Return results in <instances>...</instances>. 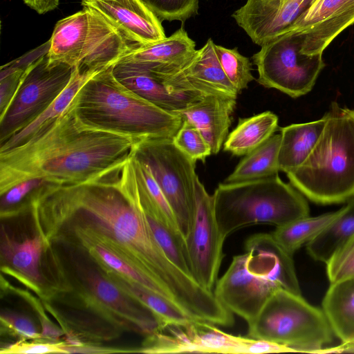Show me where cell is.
<instances>
[{
  "label": "cell",
  "instance_id": "6da1fadb",
  "mask_svg": "<svg viewBox=\"0 0 354 354\" xmlns=\"http://www.w3.org/2000/svg\"><path fill=\"white\" fill-rule=\"evenodd\" d=\"M29 211L44 243L99 244L153 281L190 317L213 308L214 293L174 264L155 239L138 203L132 157L101 178L45 185Z\"/></svg>",
  "mask_w": 354,
  "mask_h": 354
},
{
  "label": "cell",
  "instance_id": "7a4b0ae2",
  "mask_svg": "<svg viewBox=\"0 0 354 354\" xmlns=\"http://www.w3.org/2000/svg\"><path fill=\"white\" fill-rule=\"evenodd\" d=\"M138 142L131 137L82 126L69 106L22 143L0 151V194L35 178L57 185L103 178L120 170Z\"/></svg>",
  "mask_w": 354,
  "mask_h": 354
},
{
  "label": "cell",
  "instance_id": "3957f363",
  "mask_svg": "<svg viewBox=\"0 0 354 354\" xmlns=\"http://www.w3.org/2000/svg\"><path fill=\"white\" fill-rule=\"evenodd\" d=\"M62 245L68 248L67 254H61L54 245L50 254L52 272L60 287L57 301L85 310L120 335L131 331L149 335L160 330L153 313L122 291L88 256Z\"/></svg>",
  "mask_w": 354,
  "mask_h": 354
},
{
  "label": "cell",
  "instance_id": "277c9868",
  "mask_svg": "<svg viewBox=\"0 0 354 354\" xmlns=\"http://www.w3.org/2000/svg\"><path fill=\"white\" fill-rule=\"evenodd\" d=\"M113 66L97 73L79 90L71 108L84 127L131 137L138 142L173 139L183 120L137 95L115 77Z\"/></svg>",
  "mask_w": 354,
  "mask_h": 354
},
{
  "label": "cell",
  "instance_id": "5b68a950",
  "mask_svg": "<svg viewBox=\"0 0 354 354\" xmlns=\"http://www.w3.org/2000/svg\"><path fill=\"white\" fill-rule=\"evenodd\" d=\"M323 131L306 160L286 173L290 183L320 205L354 198V110L333 102Z\"/></svg>",
  "mask_w": 354,
  "mask_h": 354
},
{
  "label": "cell",
  "instance_id": "8992f818",
  "mask_svg": "<svg viewBox=\"0 0 354 354\" xmlns=\"http://www.w3.org/2000/svg\"><path fill=\"white\" fill-rule=\"evenodd\" d=\"M213 196L222 236L254 224L283 225L309 215L306 197L278 174L238 183H219Z\"/></svg>",
  "mask_w": 354,
  "mask_h": 354
},
{
  "label": "cell",
  "instance_id": "52a82bcc",
  "mask_svg": "<svg viewBox=\"0 0 354 354\" xmlns=\"http://www.w3.org/2000/svg\"><path fill=\"white\" fill-rule=\"evenodd\" d=\"M100 15L88 9L58 21L49 39L51 62L81 73L99 72L115 64L134 45Z\"/></svg>",
  "mask_w": 354,
  "mask_h": 354
},
{
  "label": "cell",
  "instance_id": "ba28073f",
  "mask_svg": "<svg viewBox=\"0 0 354 354\" xmlns=\"http://www.w3.org/2000/svg\"><path fill=\"white\" fill-rule=\"evenodd\" d=\"M324 311L301 295L276 290L248 324V336L290 348L293 352L320 353L333 341Z\"/></svg>",
  "mask_w": 354,
  "mask_h": 354
},
{
  "label": "cell",
  "instance_id": "9c48e42d",
  "mask_svg": "<svg viewBox=\"0 0 354 354\" xmlns=\"http://www.w3.org/2000/svg\"><path fill=\"white\" fill-rule=\"evenodd\" d=\"M133 155L149 169L174 214L185 241L194 211L196 162L179 149L171 138L139 142Z\"/></svg>",
  "mask_w": 354,
  "mask_h": 354
},
{
  "label": "cell",
  "instance_id": "30bf717a",
  "mask_svg": "<svg viewBox=\"0 0 354 354\" xmlns=\"http://www.w3.org/2000/svg\"><path fill=\"white\" fill-rule=\"evenodd\" d=\"M301 48V38L292 33H283L261 46L252 57L257 82L293 98L310 91L325 64L322 55L303 54Z\"/></svg>",
  "mask_w": 354,
  "mask_h": 354
},
{
  "label": "cell",
  "instance_id": "8fae6325",
  "mask_svg": "<svg viewBox=\"0 0 354 354\" xmlns=\"http://www.w3.org/2000/svg\"><path fill=\"white\" fill-rule=\"evenodd\" d=\"M216 325L197 320L169 324L147 335L141 346L143 353H268L274 345L268 341L236 336Z\"/></svg>",
  "mask_w": 354,
  "mask_h": 354
},
{
  "label": "cell",
  "instance_id": "7c38bea8",
  "mask_svg": "<svg viewBox=\"0 0 354 354\" xmlns=\"http://www.w3.org/2000/svg\"><path fill=\"white\" fill-rule=\"evenodd\" d=\"M75 68L49 61L47 53L26 69L12 103L0 118V144L44 112L69 84Z\"/></svg>",
  "mask_w": 354,
  "mask_h": 354
},
{
  "label": "cell",
  "instance_id": "4fadbf2b",
  "mask_svg": "<svg viewBox=\"0 0 354 354\" xmlns=\"http://www.w3.org/2000/svg\"><path fill=\"white\" fill-rule=\"evenodd\" d=\"M225 239L216 222L213 196L207 193L197 176L192 219L184 245L192 277L211 292H214L224 257Z\"/></svg>",
  "mask_w": 354,
  "mask_h": 354
},
{
  "label": "cell",
  "instance_id": "5bb4252c",
  "mask_svg": "<svg viewBox=\"0 0 354 354\" xmlns=\"http://www.w3.org/2000/svg\"><path fill=\"white\" fill-rule=\"evenodd\" d=\"M215 44L208 39L181 64L148 69L176 94L198 98L207 95L236 98L239 93L221 68Z\"/></svg>",
  "mask_w": 354,
  "mask_h": 354
},
{
  "label": "cell",
  "instance_id": "9a60e30c",
  "mask_svg": "<svg viewBox=\"0 0 354 354\" xmlns=\"http://www.w3.org/2000/svg\"><path fill=\"white\" fill-rule=\"evenodd\" d=\"M353 24L354 0H314L283 33L301 38V53L322 55L334 39Z\"/></svg>",
  "mask_w": 354,
  "mask_h": 354
},
{
  "label": "cell",
  "instance_id": "2e32d148",
  "mask_svg": "<svg viewBox=\"0 0 354 354\" xmlns=\"http://www.w3.org/2000/svg\"><path fill=\"white\" fill-rule=\"evenodd\" d=\"M247 259L246 252L233 257L225 274L217 280L214 294L223 306L248 324L271 295L279 288L252 274L247 268Z\"/></svg>",
  "mask_w": 354,
  "mask_h": 354
},
{
  "label": "cell",
  "instance_id": "e0dca14e",
  "mask_svg": "<svg viewBox=\"0 0 354 354\" xmlns=\"http://www.w3.org/2000/svg\"><path fill=\"white\" fill-rule=\"evenodd\" d=\"M314 0H246L232 17L255 44L283 34Z\"/></svg>",
  "mask_w": 354,
  "mask_h": 354
},
{
  "label": "cell",
  "instance_id": "ac0fdd59",
  "mask_svg": "<svg viewBox=\"0 0 354 354\" xmlns=\"http://www.w3.org/2000/svg\"><path fill=\"white\" fill-rule=\"evenodd\" d=\"M82 6L100 15L134 45L166 37L162 21L143 0H82Z\"/></svg>",
  "mask_w": 354,
  "mask_h": 354
},
{
  "label": "cell",
  "instance_id": "d6986e66",
  "mask_svg": "<svg viewBox=\"0 0 354 354\" xmlns=\"http://www.w3.org/2000/svg\"><path fill=\"white\" fill-rule=\"evenodd\" d=\"M247 268L253 274L291 292L301 295L292 256L283 250L272 234L259 233L245 243Z\"/></svg>",
  "mask_w": 354,
  "mask_h": 354
},
{
  "label": "cell",
  "instance_id": "ffe728a7",
  "mask_svg": "<svg viewBox=\"0 0 354 354\" xmlns=\"http://www.w3.org/2000/svg\"><path fill=\"white\" fill-rule=\"evenodd\" d=\"M236 104L234 97L207 95L175 113L197 128L210 146L212 154H216L229 134Z\"/></svg>",
  "mask_w": 354,
  "mask_h": 354
},
{
  "label": "cell",
  "instance_id": "44dd1931",
  "mask_svg": "<svg viewBox=\"0 0 354 354\" xmlns=\"http://www.w3.org/2000/svg\"><path fill=\"white\" fill-rule=\"evenodd\" d=\"M1 258L5 262L3 272L12 274L30 288L39 296L45 284L41 271V257L44 243L41 236L36 234L32 238L19 241L1 227Z\"/></svg>",
  "mask_w": 354,
  "mask_h": 354
},
{
  "label": "cell",
  "instance_id": "7402d4cb",
  "mask_svg": "<svg viewBox=\"0 0 354 354\" xmlns=\"http://www.w3.org/2000/svg\"><path fill=\"white\" fill-rule=\"evenodd\" d=\"M115 77L131 91L155 105L176 113L201 98L170 91L149 69L134 63L118 62L113 66Z\"/></svg>",
  "mask_w": 354,
  "mask_h": 354
},
{
  "label": "cell",
  "instance_id": "603a6c76",
  "mask_svg": "<svg viewBox=\"0 0 354 354\" xmlns=\"http://www.w3.org/2000/svg\"><path fill=\"white\" fill-rule=\"evenodd\" d=\"M196 44L183 27L156 42L134 46L118 62L139 64L147 68L176 66L196 51Z\"/></svg>",
  "mask_w": 354,
  "mask_h": 354
},
{
  "label": "cell",
  "instance_id": "cb8c5ba5",
  "mask_svg": "<svg viewBox=\"0 0 354 354\" xmlns=\"http://www.w3.org/2000/svg\"><path fill=\"white\" fill-rule=\"evenodd\" d=\"M324 115L317 120L279 128L281 142L278 154L279 170L286 174L298 168L317 143L325 124Z\"/></svg>",
  "mask_w": 354,
  "mask_h": 354
},
{
  "label": "cell",
  "instance_id": "d4e9b609",
  "mask_svg": "<svg viewBox=\"0 0 354 354\" xmlns=\"http://www.w3.org/2000/svg\"><path fill=\"white\" fill-rule=\"evenodd\" d=\"M322 310L342 343L354 341V277L330 283Z\"/></svg>",
  "mask_w": 354,
  "mask_h": 354
},
{
  "label": "cell",
  "instance_id": "484cf974",
  "mask_svg": "<svg viewBox=\"0 0 354 354\" xmlns=\"http://www.w3.org/2000/svg\"><path fill=\"white\" fill-rule=\"evenodd\" d=\"M278 122V116L270 111L239 118L235 129L228 134L223 150L235 156L248 154L274 134L279 128Z\"/></svg>",
  "mask_w": 354,
  "mask_h": 354
},
{
  "label": "cell",
  "instance_id": "4316f807",
  "mask_svg": "<svg viewBox=\"0 0 354 354\" xmlns=\"http://www.w3.org/2000/svg\"><path fill=\"white\" fill-rule=\"evenodd\" d=\"M132 160L140 208L145 213L153 216L173 233L182 238L174 214L149 169L144 162L137 159L133 153Z\"/></svg>",
  "mask_w": 354,
  "mask_h": 354
},
{
  "label": "cell",
  "instance_id": "83f0119b",
  "mask_svg": "<svg viewBox=\"0 0 354 354\" xmlns=\"http://www.w3.org/2000/svg\"><path fill=\"white\" fill-rule=\"evenodd\" d=\"M101 270L122 291L153 313L160 324V330L169 324H183L194 320L166 297L126 279L112 270Z\"/></svg>",
  "mask_w": 354,
  "mask_h": 354
},
{
  "label": "cell",
  "instance_id": "f1b7e54d",
  "mask_svg": "<svg viewBox=\"0 0 354 354\" xmlns=\"http://www.w3.org/2000/svg\"><path fill=\"white\" fill-rule=\"evenodd\" d=\"M97 73L98 72L81 73L75 68L69 84L59 95L35 120L0 144V151L17 146L35 134L41 129L57 120L68 108L73 98L85 82Z\"/></svg>",
  "mask_w": 354,
  "mask_h": 354
},
{
  "label": "cell",
  "instance_id": "f546056e",
  "mask_svg": "<svg viewBox=\"0 0 354 354\" xmlns=\"http://www.w3.org/2000/svg\"><path fill=\"white\" fill-rule=\"evenodd\" d=\"M280 142L281 134H273L261 146L245 155L224 183L253 180L278 174Z\"/></svg>",
  "mask_w": 354,
  "mask_h": 354
},
{
  "label": "cell",
  "instance_id": "4dcf8cb0",
  "mask_svg": "<svg viewBox=\"0 0 354 354\" xmlns=\"http://www.w3.org/2000/svg\"><path fill=\"white\" fill-rule=\"evenodd\" d=\"M354 235V198L339 209L335 220L306 245L310 256L326 263L334 252Z\"/></svg>",
  "mask_w": 354,
  "mask_h": 354
},
{
  "label": "cell",
  "instance_id": "1f68e13d",
  "mask_svg": "<svg viewBox=\"0 0 354 354\" xmlns=\"http://www.w3.org/2000/svg\"><path fill=\"white\" fill-rule=\"evenodd\" d=\"M339 209L317 216H304L276 227L272 233L276 241L288 254L294 253L319 235L337 216Z\"/></svg>",
  "mask_w": 354,
  "mask_h": 354
},
{
  "label": "cell",
  "instance_id": "d6a6232c",
  "mask_svg": "<svg viewBox=\"0 0 354 354\" xmlns=\"http://www.w3.org/2000/svg\"><path fill=\"white\" fill-rule=\"evenodd\" d=\"M216 53L223 71L239 94L254 80L249 58L234 48L215 44Z\"/></svg>",
  "mask_w": 354,
  "mask_h": 354
},
{
  "label": "cell",
  "instance_id": "836d02e7",
  "mask_svg": "<svg viewBox=\"0 0 354 354\" xmlns=\"http://www.w3.org/2000/svg\"><path fill=\"white\" fill-rule=\"evenodd\" d=\"M144 214L155 239L166 256L183 272L192 277L187 259L184 240L153 216L145 212Z\"/></svg>",
  "mask_w": 354,
  "mask_h": 354
},
{
  "label": "cell",
  "instance_id": "e575fe53",
  "mask_svg": "<svg viewBox=\"0 0 354 354\" xmlns=\"http://www.w3.org/2000/svg\"><path fill=\"white\" fill-rule=\"evenodd\" d=\"M44 178H35L21 181L1 196V216L7 218L28 210L33 195L44 186L50 184Z\"/></svg>",
  "mask_w": 354,
  "mask_h": 354
},
{
  "label": "cell",
  "instance_id": "d590c367",
  "mask_svg": "<svg viewBox=\"0 0 354 354\" xmlns=\"http://www.w3.org/2000/svg\"><path fill=\"white\" fill-rule=\"evenodd\" d=\"M173 141L179 149L196 162H205L212 154L210 146L201 132L187 120H183Z\"/></svg>",
  "mask_w": 354,
  "mask_h": 354
},
{
  "label": "cell",
  "instance_id": "8d00e7d4",
  "mask_svg": "<svg viewBox=\"0 0 354 354\" xmlns=\"http://www.w3.org/2000/svg\"><path fill=\"white\" fill-rule=\"evenodd\" d=\"M161 20L185 22L198 11V0H143Z\"/></svg>",
  "mask_w": 354,
  "mask_h": 354
},
{
  "label": "cell",
  "instance_id": "74e56055",
  "mask_svg": "<svg viewBox=\"0 0 354 354\" xmlns=\"http://www.w3.org/2000/svg\"><path fill=\"white\" fill-rule=\"evenodd\" d=\"M326 264L330 283L354 277V235L334 252Z\"/></svg>",
  "mask_w": 354,
  "mask_h": 354
},
{
  "label": "cell",
  "instance_id": "f35d334b",
  "mask_svg": "<svg viewBox=\"0 0 354 354\" xmlns=\"http://www.w3.org/2000/svg\"><path fill=\"white\" fill-rule=\"evenodd\" d=\"M1 354L71 353L66 342H51L42 339L18 340L1 348Z\"/></svg>",
  "mask_w": 354,
  "mask_h": 354
},
{
  "label": "cell",
  "instance_id": "ab89813d",
  "mask_svg": "<svg viewBox=\"0 0 354 354\" xmlns=\"http://www.w3.org/2000/svg\"><path fill=\"white\" fill-rule=\"evenodd\" d=\"M1 330L18 337L19 340L41 339L34 323L28 317L12 311H2L0 316Z\"/></svg>",
  "mask_w": 354,
  "mask_h": 354
},
{
  "label": "cell",
  "instance_id": "60d3db41",
  "mask_svg": "<svg viewBox=\"0 0 354 354\" xmlns=\"http://www.w3.org/2000/svg\"><path fill=\"white\" fill-rule=\"evenodd\" d=\"M30 8L39 14H45L55 9L59 0H23Z\"/></svg>",
  "mask_w": 354,
  "mask_h": 354
},
{
  "label": "cell",
  "instance_id": "b9f144b4",
  "mask_svg": "<svg viewBox=\"0 0 354 354\" xmlns=\"http://www.w3.org/2000/svg\"><path fill=\"white\" fill-rule=\"evenodd\" d=\"M321 353H354V341L348 343H342L341 344L325 348L320 351Z\"/></svg>",
  "mask_w": 354,
  "mask_h": 354
}]
</instances>
